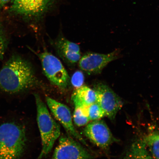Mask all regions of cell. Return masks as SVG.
<instances>
[{
	"label": "cell",
	"instance_id": "obj_11",
	"mask_svg": "<svg viewBox=\"0 0 159 159\" xmlns=\"http://www.w3.org/2000/svg\"><path fill=\"white\" fill-rule=\"evenodd\" d=\"M55 45L59 56L68 64H75L80 59V47L77 43L61 37L57 40Z\"/></svg>",
	"mask_w": 159,
	"mask_h": 159
},
{
	"label": "cell",
	"instance_id": "obj_14",
	"mask_svg": "<svg viewBox=\"0 0 159 159\" xmlns=\"http://www.w3.org/2000/svg\"><path fill=\"white\" fill-rule=\"evenodd\" d=\"M153 159H159V134H152L143 140Z\"/></svg>",
	"mask_w": 159,
	"mask_h": 159
},
{
	"label": "cell",
	"instance_id": "obj_17",
	"mask_svg": "<svg viewBox=\"0 0 159 159\" xmlns=\"http://www.w3.org/2000/svg\"><path fill=\"white\" fill-rule=\"evenodd\" d=\"M8 40L4 30L0 24V60L3 58L4 54L7 48Z\"/></svg>",
	"mask_w": 159,
	"mask_h": 159
},
{
	"label": "cell",
	"instance_id": "obj_12",
	"mask_svg": "<svg viewBox=\"0 0 159 159\" xmlns=\"http://www.w3.org/2000/svg\"><path fill=\"white\" fill-rule=\"evenodd\" d=\"M71 99L75 107H87L96 102V93L94 89L83 85L75 91Z\"/></svg>",
	"mask_w": 159,
	"mask_h": 159
},
{
	"label": "cell",
	"instance_id": "obj_7",
	"mask_svg": "<svg viewBox=\"0 0 159 159\" xmlns=\"http://www.w3.org/2000/svg\"><path fill=\"white\" fill-rule=\"evenodd\" d=\"M94 89L97 95L96 102L104 111L105 116L114 120L122 108V101L112 89L102 83L95 85Z\"/></svg>",
	"mask_w": 159,
	"mask_h": 159
},
{
	"label": "cell",
	"instance_id": "obj_5",
	"mask_svg": "<svg viewBox=\"0 0 159 159\" xmlns=\"http://www.w3.org/2000/svg\"><path fill=\"white\" fill-rule=\"evenodd\" d=\"M38 56L43 72L50 82L61 89H66L70 79L60 60L47 51L39 53Z\"/></svg>",
	"mask_w": 159,
	"mask_h": 159
},
{
	"label": "cell",
	"instance_id": "obj_3",
	"mask_svg": "<svg viewBox=\"0 0 159 159\" xmlns=\"http://www.w3.org/2000/svg\"><path fill=\"white\" fill-rule=\"evenodd\" d=\"M66 0H11L9 11L27 22H43L48 16L57 12Z\"/></svg>",
	"mask_w": 159,
	"mask_h": 159
},
{
	"label": "cell",
	"instance_id": "obj_13",
	"mask_svg": "<svg viewBox=\"0 0 159 159\" xmlns=\"http://www.w3.org/2000/svg\"><path fill=\"white\" fill-rule=\"evenodd\" d=\"M124 159H153L149 153L144 140H139L130 147Z\"/></svg>",
	"mask_w": 159,
	"mask_h": 159
},
{
	"label": "cell",
	"instance_id": "obj_8",
	"mask_svg": "<svg viewBox=\"0 0 159 159\" xmlns=\"http://www.w3.org/2000/svg\"><path fill=\"white\" fill-rule=\"evenodd\" d=\"M46 101L53 116L62 125L68 134L88 147L86 141L75 127L69 107L48 96L46 97Z\"/></svg>",
	"mask_w": 159,
	"mask_h": 159
},
{
	"label": "cell",
	"instance_id": "obj_6",
	"mask_svg": "<svg viewBox=\"0 0 159 159\" xmlns=\"http://www.w3.org/2000/svg\"><path fill=\"white\" fill-rule=\"evenodd\" d=\"M86 149L69 135L60 137L58 145L52 159H92Z\"/></svg>",
	"mask_w": 159,
	"mask_h": 159
},
{
	"label": "cell",
	"instance_id": "obj_4",
	"mask_svg": "<svg viewBox=\"0 0 159 159\" xmlns=\"http://www.w3.org/2000/svg\"><path fill=\"white\" fill-rule=\"evenodd\" d=\"M37 110V120L40 134L42 149L38 159H42L51 152L55 141L61 135V129L52 117L40 96L37 93L34 94Z\"/></svg>",
	"mask_w": 159,
	"mask_h": 159
},
{
	"label": "cell",
	"instance_id": "obj_19",
	"mask_svg": "<svg viewBox=\"0 0 159 159\" xmlns=\"http://www.w3.org/2000/svg\"><path fill=\"white\" fill-rule=\"evenodd\" d=\"M11 1V0H0V10L5 5Z\"/></svg>",
	"mask_w": 159,
	"mask_h": 159
},
{
	"label": "cell",
	"instance_id": "obj_16",
	"mask_svg": "<svg viewBox=\"0 0 159 159\" xmlns=\"http://www.w3.org/2000/svg\"><path fill=\"white\" fill-rule=\"evenodd\" d=\"M85 110L90 121L99 120L105 116L104 111L96 102L85 107Z\"/></svg>",
	"mask_w": 159,
	"mask_h": 159
},
{
	"label": "cell",
	"instance_id": "obj_20",
	"mask_svg": "<svg viewBox=\"0 0 159 159\" xmlns=\"http://www.w3.org/2000/svg\"><path fill=\"white\" fill-rule=\"evenodd\" d=\"M0 24H1V23H0Z\"/></svg>",
	"mask_w": 159,
	"mask_h": 159
},
{
	"label": "cell",
	"instance_id": "obj_15",
	"mask_svg": "<svg viewBox=\"0 0 159 159\" xmlns=\"http://www.w3.org/2000/svg\"><path fill=\"white\" fill-rule=\"evenodd\" d=\"M73 118L75 124L79 127L85 126L90 121L87 116L85 107H75Z\"/></svg>",
	"mask_w": 159,
	"mask_h": 159
},
{
	"label": "cell",
	"instance_id": "obj_1",
	"mask_svg": "<svg viewBox=\"0 0 159 159\" xmlns=\"http://www.w3.org/2000/svg\"><path fill=\"white\" fill-rule=\"evenodd\" d=\"M36 83L31 65L19 55L12 56L0 70V89L8 94L27 91Z\"/></svg>",
	"mask_w": 159,
	"mask_h": 159
},
{
	"label": "cell",
	"instance_id": "obj_9",
	"mask_svg": "<svg viewBox=\"0 0 159 159\" xmlns=\"http://www.w3.org/2000/svg\"><path fill=\"white\" fill-rule=\"evenodd\" d=\"M117 51L107 54L94 52L85 53L79 61L80 68L89 75L100 73L111 61L118 58Z\"/></svg>",
	"mask_w": 159,
	"mask_h": 159
},
{
	"label": "cell",
	"instance_id": "obj_2",
	"mask_svg": "<svg viewBox=\"0 0 159 159\" xmlns=\"http://www.w3.org/2000/svg\"><path fill=\"white\" fill-rule=\"evenodd\" d=\"M25 127L15 120L0 124V159H21L26 148Z\"/></svg>",
	"mask_w": 159,
	"mask_h": 159
},
{
	"label": "cell",
	"instance_id": "obj_10",
	"mask_svg": "<svg viewBox=\"0 0 159 159\" xmlns=\"http://www.w3.org/2000/svg\"><path fill=\"white\" fill-rule=\"evenodd\" d=\"M85 136L97 146L106 148L114 141V139L104 121L96 120L87 125L83 130Z\"/></svg>",
	"mask_w": 159,
	"mask_h": 159
},
{
	"label": "cell",
	"instance_id": "obj_18",
	"mask_svg": "<svg viewBox=\"0 0 159 159\" xmlns=\"http://www.w3.org/2000/svg\"><path fill=\"white\" fill-rule=\"evenodd\" d=\"M84 81V75L80 71H77L75 72L71 79V84L77 89L83 86Z\"/></svg>",
	"mask_w": 159,
	"mask_h": 159
}]
</instances>
